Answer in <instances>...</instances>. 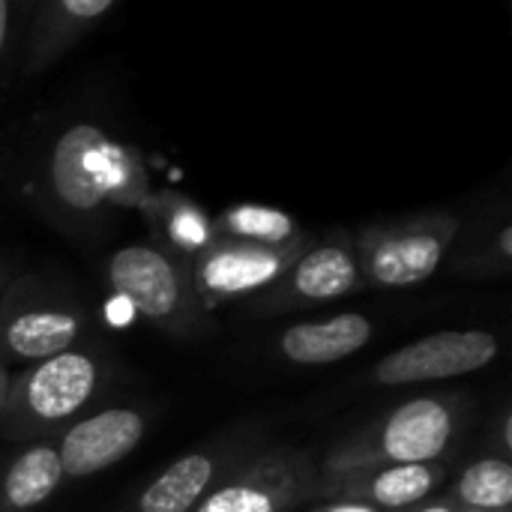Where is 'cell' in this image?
I'll return each instance as SVG.
<instances>
[{"instance_id": "obj_14", "label": "cell", "mask_w": 512, "mask_h": 512, "mask_svg": "<svg viewBox=\"0 0 512 512\" xmlns=\"http://www.w3.org/2000/svg\"><path fill=\"white\" fill-rule=\"evenodd\" d=\"M117 9V0H42L33 9L30 36L24 45V75H39L75 48L102 18Z\"/></svg>"}, {"instance_id": "obj_2", "label": "cell", "mask_w": 512, "mask_h": 512, "mask_svg": "<svg viewBox=\"0 0 512 512\" xmlns=\"http://www.w3.org/2000/svg\"><path fill=\"white\" fill-rule=\"evenodd\" d=\"M108 378L111 357L96 342L24 366L9 375L0 405V435L18 444L57 438L93 411Z\"/></svg>"}, {"instance_id": "obj_26", "label": "cell", "mask_w": 512, "mask_h": 512, "mask_svg": "<svg viewBox=\"0 0 512 512\" xmlns=\"http://www.w3.org/2000/svg\"><path fill=\"white\" fill-rule=\"evenodd\" d=\"M462 512H477V510H462Z\"/></svg>"}, {"instance_id": "obj_23", "label": "cell", "mask_w": 512, "mask_h": 512, "mask_svg": "<svg viewBox=\"0 0 512 512\" xmlns=\"http://www.w3.org/2000/svg\"><path fill=\"white\" fill-rule=\"evenodd\" d=\"M420 512H456L453 504H429V507H423Z\"/></svg>"}, {"instance_id": "obj_16", "label": "cell", "mask_w": 512, "mask_h": 512, "mask_svg": "<svg viewBox=\"0 0 512 512\" xmlns=\"http://www.w3.org/2000/svg\"><path fill=\"white\" fill-rule=\"evenodd\" d=\"M444 264H450L456 276H468V279H492L510 270L512 219L504 198L483 207L468 225L462 222Z\"/></svg>"}, {"instance_id": "obj_25", "label": "cell", "mask_w": 512, "mask_h": 512, "mask_svg": "<svg viewBox=\"0 0 512 512\" xmlns=\"http://www.w3.org/2000/svg\"><path fill=\"white\" fill-rule=\"evenodd\" d=\"M9 282H12V276H9V270H6V267L0 264V294H3L6 288H9Z\"/></svg>"}, {"instance_id": "obj_11", "label": "cell", "mask_w": 512, "mask_h": 512, "mask_svg": "<svg viewBox=\"0 0 512 512\" xmlns=\"http://www.w3.org/2000/svg\"><path fill=\"white\" fill-rule=\"evenodd\" d=\"M498 354L501 342L489 330H441L381 357L369 378L378 387L450 381L492 366Z\"/></svg>"}, {"instance_id": "obj_24", "label": "cell", "mask_w": 512, "mask_h": 512, "mask_svg": "<svg viewBox=\"0 0 512 512\" xmlns=\"http://www.w3.org/2000/svg\"><path fill=\"white\" fill-rule=\"evenodd\" d=\"M6 387H9V372L0 366V405H3V396H6Z\"/></svg>"}, {"instance_id": "obj_20", "label": "cell", "mask_w": 512, "mask_h": 512, "mask_svg": "<svg viewBox=\"0 0 512 512\" xmlns=\"http://www.w3.org/2000/svg\"><path fill=\"white\" fill-rule=\"evenodd\" d=\"M462 510L510 512L512 468L504 456H483L471 462L453 486L450 495Z\"/></svg>"}, {"instance_id": "obj_7", "label": "cell", "mask_w": 512, "mask_h": 512, "mask_svg": "<svg viewBox=\"0 0 512 512\" xmlns=\"http://www.w3.org/2000/svg\"><path fill=\"white\" fill-rule=\"evenodd\" d=\"M264 432L255 423L219 432L201 447L183 453L168 468H162L147 486L126 501L123 512H192L210 498L243 462L264 450Z\"/></svg>"}, {"instance_id": "obj_17", "label": "cell", "mask_w": 512, "mask_h": 512, "mask_svg": "<svg viewBox=\"0 0 512 512\" xmlns=\"http://www.w3.org/2000/svg\"><path fill=\"white\" fill-rule=\"evenodd\" d=\"M66 483L54 441H33L0 471V512L39 510Z\"/></svg>"}, {"instance_id": "obj_21", "label": "cell", "mask_w": 512, "mask_h": 512, "mask_svg": "<svg viewBox=\"0 0 512 512\" xmlns=\"http://www.w3.org/2000/svg\"><path fill=\"white\" fill-rule=\"evenodd\" d=\"M9 30H12V3L0 0V57L6 51V42H9Z\"/></svg>"}, {"instance_id": "obj_4", "label": "cell", "mask_w": 512, "mask_h": 512, "mask_svg": "<svg viewBox=\"0 0 512 512\" xmlns=\"http://www.w3.org/2000/svg\"><path fill=\"white\" fill-rule=\"evenodd\" d=\"M105 279L147 324L174 339H195L210 330V312L192 288L189 264L159 243L117 249L105 261Z\"/></svg>"}, {"instance_id": "obj_9", "label": "cell", "mask_w": 512, "mask_h": 512, "mask_svg": "<svg viewBox=\"0 0 512 512\" xmlns=\"http://www.w3.org/2000/svg\"><path fill=\"white\" fill-rule=\"evenodd\" d=\"M363 285L351 237L336 234L315 240L270 288L249 297L243 312L252 318H282L348 297Z\"/></svg>"}, {"instance_id": "obj_8", "label": "cell", "mask_w": 512, "mask_h": 512, "mask_svg": "<svg viewBox=\"0 0 512 512\" xmlns=\"http://www.w3.org/2000/svg\"><path fill=\"white\" fill-rule=\"evenodd\" d=\"M321 459L303 447H264L192 512H297L318 501Z\"/></svg>"}, {"instance_id": "obj_12", "label": "cell", "mask_w": 512, "mask_h": 512, "mask_svg": "<svg viewBox=\"0 0 512 512\" xmlns=\"http://www.w3.org/2000/svg\"><path fill=\"white\" fill-rule=\"evenodd\" d=\"M147 429H150L147 411L132 405H108L84 414L51 441L57 447L63 477L87 480L132 456L135 447L144 441Z\"/></svg>"}, {"instance_id": "obj_10", "label": "cell", "mask_w": 512, "mask_h": 512, "mask_svg": "<svg viewBox=\"0 0 512 512\" xmlns=\"http://www.w3.org/2000/svg\"><path fill=\"white\" fill-rule=\"evenodd\" d=\"M312 243L315 237L282 249H261V246L213 240L195 258L186 261L189 279L207 312L222 303H246L249 297L270 288Z\"/></svg>"}, {"instance_id": "obj_13", "label": "cell", "mask_w": 512, "mask_h": 512, "mask_svg": "<svg viewBox=\"0 0 512 512\" xmlns=\"http://www.w3.org/2000/svg\"><path fill=\"white\" fill-rule=\"evenodd\" d=\"M447 480L444 462L429 465H384V468H363L351 474H333L321 477L318 501H339V504H363L372 510H408L414 504H423L435 495Z\"/></svg>"}, {"instance_id": "obj_3", "label": "cell", "mask_w": 512, "mask_h": 512, "mask_svg": "<svg viewBox=\"0 0 512 512\" xmlns=\"http://www.w3.org/2000/svg\"><path fill=\"white\" fill-rule=\"evenodd\" d=\"M468 426V399L459 393L417 396L384 417L339 438L321 456V474H351L384 465H429L450 456Z\"/></svg>"}, {"instance_id": "obj_15", "label": "cell", "mask_w": 512, "mask_h": 512, "mask_svg": "<svg viewBox=\"0 0 512 512\" xmlns=\"http://www.w3.org/2000/svg\"><path fill=\"white\" fill-rule=\"evenodd\" d=\"M375 336V324L363 312H339L324 321H300L279 333L276 351L291 366H333L363 351Z\"/></svg>"}, {"instance_id": "obj_19", "label": "cell", "mask_w": 512, "mask_h": 512, "mask_svg": "<svg viewBox=\"0 0 512 512\" xmlns=\"http://www.w3.org/2000/svg\"><path fill=\"white\" fill-rule=\"evenodd\" d=\"M147 213V219L156 225L159 231V246L174 252L177 258L189 261L195 258L204 246L213 243L210 234V216L204 210H198L192 201L171 195V192H153L147 198V204L141 207Z\"/></svg>"}, {"instance_id": "obj_1", "label": "cell", "mask_w": 512, "mask_h": 512, "mask_svg": "<svg viewBox=\"0 0 512 512\" xmlns=\"http://www.w3.org/2000/svg\"><path fill=\"white\" fill-rule=\"evenodd\" d=\"M45 195L63 219H96L108 210L144 207L153 195L135 147L96 123L66 126L45 156Z\"/></svg>"}, {"instance_id": "obj_6", "label": "cell", "mask_w": 512, "mask_h": 512, "mask_svg": "<svg viewBox=\"0 0 512 512\" xmlns=\"http://www.w3.org/2000/svg\"><path fill=\"white\" fill-rule=\"evenodd\" d=\"M90 342V312L84 303L24 282H9L0 294V366H30Z\"/></svg>"}, {"instance_id": "obj_5", "label": "cell", "mask_w": 512, "mask_h": 512, "mask_svg": "<svg viewBox=\"0 0 512 512\" xmlns=\"http://www.w3.org/2000/svg\"><path fill=\"white\" fill-rule=\"evenodd\" d=\"M459 228L462 219L450 210L363 225L351 237L357 270L366 285L387 291L423 285L444 267Z\"/></svg>"}, {"instance_id": "obj_18", "label": "cell", "mask_w": 512, "mask_h": 512, "mask_svg": "<svg viewBox=\"0 0 512 512\" xmlns=\"http://www.w3.org/2000/svg\"><path fill=\"white\" fill-rule=\"evenodd\" d=\"M210 234L213 240L261 249H282L312 237L291 213L264 204H234L219 210L216 216H210Z\"/></svg>"}, {"instance_id": "obj_22", "label": "cell", "mask_w": 512, "mask_h": 512, "mask_svg": "<svg viewBox=\"0 0 512 512\" xmlns=\"http://www.w3.org/2000/svg\"><path fill=\"white\" fill-rule=\"evenodd\" d=\"M309 512H378L363 504H339V501H327V504H312Z\"/></svg>"}]
</instances>
